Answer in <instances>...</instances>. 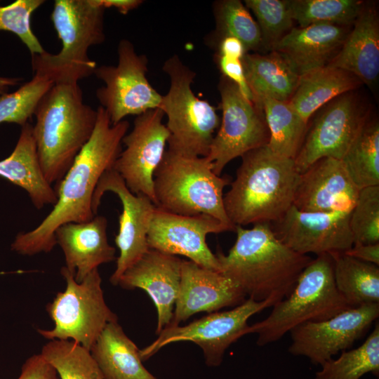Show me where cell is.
<instances>
[{
  "label": "cell",
  "instance_id": "cell-1",
  "mask_svg": "<svg viewBox=\"0 0 379 379\" xmlns=\"http://www.w3.org/2000/svg\"><path fill=\"white\" fill-rule=\"evenodd\" d=\"M97 114L91 137L57 182L53 208L34 229L17 234L11 244L16 253L33 255L51 252L57 244L55 233L59 227L68 222H88L96 215L92 208L94 192L102 175L113 168L130 126L126 120L112 124L101 106Z\"/></svg>",
  "mask_w": 379,
  "mask_h": 379
},
{
  "label": "cell",
  "instance_id": "cell-2",
  "mask_svg": "<svg viewBox=\"0 0 379 379\" xmlns=\"http://www.w3.org/2000/svg\"><path fill=\"white\" fill-rule=\"evenodd\" d=\"M234 231L237 239L228 253L216 254L220 272L232 279L247 298L271 300L275 305L288 297L312 258L282 243L270 223H257L251 229L237 226Z\"/></svg>",
  "mask_w": 379,
  "mask_h": 379
},
{
  "label": "cell",
  "instance_id": "cell-3",
  "mask_svg": "<svg viewBox=\"0 0 379 379\" xmlns=\"http://www.w3.org/2000/svg\"><path fill=\"white\" fill-rule=\"evenodd\" d=\"M241 159L223 197L229 220L235 227L279 220L293 205L300 180L294 159L277 155L267 145Z\"/></svg>",
  "mask_w": 379,
  "mask_h": 379
},
{
  "label": "cell",
  "instance_id": "cell-4",
  "mask_svg": "<svg viewBox=\"0 0 379 379\" xmlns=\"http://www.w3.org/2000/svg\"><path fill=\"white\" fill-rule=\"evenodd\" d=\"M32 126L40 166L50 185L59 182L94 131L97 109L84 102L78 83L54 84L39 102Z\"/></svg>",
  "mask_w": 379,
  "mask_h": 379
},
{
  "label": "cell",
  "instance_id": "cell-5",
  "mask_svg": "<svg viewBox=\"0 0 379 379\" xmlns=\"http://www.w3.org/2000/svg\"><path fill=\"white\" fill-rule=\"evenodd\" d=\"M105 10L98 0H55L51 18L62 48L56 54L31 55L34 74L53 84L78 83L93 74L97 66L88 51L105 39Z\"/></svg>",
  "mask_w": 379,
  "mask_h": 379
},
{
  "label": "cell",
  "instance_id": "cell-6",
  "mask_svg": "<svg viewBox=\"0 0 379 379\" xmlns=\"http://www.w3.org/2000/svg\"><path fill=\"white\" fill-rule=\"evenodd\" d=\"M230 179L213 171L206 157L165 151L154 173L155 206L183 215H208L235 230L223 204V190Z\"/></svg>",
  "mask_w": 379,
  "mask_h": 379
},
{
  "label": "cell",
  "instance_id": "cell-7",
  "mask_svg": "<svg viewBox=\"0 0 379 379\" xmlns=\"http://www.w3.org/2000/svg\"><path fill=\"white\" fill-rule=\"evenodd\" d=\"M272 307L265 319L247 328L246 335H257L258 346L278 341L299 325L326 320L351 308L335 287L332 255L312 259L289 295Z\"/></svg>",
  "mask_w": 379,
  "mask_h": 379
},
{
  "label": "cell",
  "instance_id": "cell-8",
  "mask_svg": "<svg viewBox=\"0 0 379 379\" xmlns=\"http://www.w3.org/2000/svg\"><path fill=\"white\" fill-rule=\"evenodd\" d=\"M162 70L170 79L168 91L159 106L167 117L168 149L184 155L206 157L220 122L215 108L195 95L192 85L196 73L178 55L166 59Z\"/></svg>",
  "mask_w": 379,
  "mask_h": 379
},
{
  "label": "cell",
  "instance_id": "cell-9",
  "mask_svg": "<svg viewBox=\"0 0 379 379\" xmlns=\"http://www.w3.org/2000/svg\"><path fill=\"white\" fill-rule=\"evenodd\" d=\"M60 273L66 288L46 305L54 328L38 332L48 340L71 339L90 351L105 326L117 321V317L105 302L98 269L79 283L65 266Z\"/></svg>",
  "mask_w": 379,
  "mask_h": 379
},
{
  "label": "cell",
  "instance_id": "cell-10",
  "mask_svg": "<svg viewBox=\"0 0 379 379\" xmlns=\"http://www.w3.org/2000/svg\"><path fill=\"white\" fill-rule=\"evenodd\" d=\"M274 305L271 300L247 298L230 310L209 313L187 325L168 326L153 343L140 350V358L145 361L171 343L192 342L202 350L208 366H218L227 348L246 335L248 319Z\"/></svg>",
  "mask_w": 379,
  "mask_h": 379
},
{
  "label": "cell",
  "instance_id": "cell-11",
  "mask_svg": "<svg viewBox=\"0 0 379 379\" xmlns=\"http://www.w3.org/2000/svg\"><path fill=\"white\" fill-rule=\"evenodd\" d=\"M117 53L116 66L101 65L93 73L105 84L96 90V97L113 125L127 116L159 108L162 97L147 78L145 55L137 53L128 39L119 41Z\"/></svg>",
  "mask_w": 379,
  "mask_h": 379
},
{
  "label": "cell",
  "instance_id": "cell-12",
  "mask_svg": "<svg viewBox=\"0 0 379 379\" xmlns=\"http://www.w3.org/2000/svg\"><path fill=\"white\" fill-rule=\"evenodd\" d=\"M218 88L222 119L205 157L220 176L232 159L267 145L270 132L262 109L246 98L234 82L222 75Z\"/></svg>",
  "mask_w": 379,
  "mask_h": 379
},
{
  "label": "cell",
  "instance_id": "cell-13",
  "mask_svg": "<svg viewBox=\"0 0 379 379\" xmlns=\"http://www.w3.org/2000/svg\"><path fill=\"white\" fill-rule=\"evenodd\" d=\"M368 120L359 99L350 91L326 104L307 129L294 159L300 173L324 157L342 160L351 144Z\"/></svg>",
  "mask_w": 379,
  "mask_h": 379
},
{
  "label": "cell",
  "instance_id": "cell-14",
  "mask_svg": "<svg viewBox=\"0 0 379 379\" xmlns=\"http://www.w3.org/2000/svg\"><path fill=\"white\" fill-rule=\"evenodd\" d=\"M379 317V303L348 308L332 317L307 322L290 331L288 352L321 366L360 339Z\"/></svg>",
  "mask_w": 379,
  "mask_h": 379
},
{
  "label": "cell",
  "instance_id": "cell-15",
  "mask_svg": "<svg viewBox=\"0 0 379 379\" xmlns=\"http://www.w3.org/2000/svg\"><path fill=\"white\" fill-rule=\"evenodd\" d=\"M164 117L159 108L136 117L132 130L123 138L125 148L112 168L132 193L147 196L154 205V173L163 159L169 138Z\"/></svg>",
  "mask_w": 379,
  "mask_h": 379
},
{
  "label": "cell",
  "instance_id": "cell-16",
  "mask_svg": "<svg viewBox=\"0 0 379 379\" xmlns=\"http://www.w3.org/2000/svg\"><path fill=\"white\" fill-rule=\"evenodd\" d=\"M107 192L117 195L122 205L119 232L114 239L119 255L117 258L116 269L109 279L110 282L117 286L124 272L149 249L147 232L156 206L147 196L132 193L119 173L111 169L102 175L94 192L92 208L95 215Z\"/></svg>",
  "mask_w": 379,
  "mask_h": 379
},
{
  "label": "cell",
  "instance_id": "cell-17",
  "mask_svg": "<svg viewBox=\"0 0 379 379\" xmlns=\"http://www.w3.org/2000/svg\"><path fill=\"white\" fill-rule=\"evenodd\" d=\"M233 231L219 220L208 215H183L156 206L147 232L150 249L173 255H183L204 268L220 272L216 254L206 243L208 234Z\"/></svg>",
  "mask_w": 379,
  "mask_h": 379
},
{
  "label": "cell",
  "instance_id": "cell-18",
  "mask_svg": "<svg viewBox=\"0 0 379 379\" xmlns=\"http://www.w3.org/2000/svg\"><path fill=\"white\" fill-rule=\"evenodd\" d=\"M350 213L307 212L292 205L270 225L282 243L300 254L344 253L354 244Z\"/></svg>",
  "mask_w": 379,
  "mask_h": 379
},
{
  "label": "cell",
  "instance_id": "cell-19",
  "mask_svg": "<svg viewBox=\"0 0 379 379\" xmlns=\"http://www.w3.org/2000/svg\"><path fill=\"white\" fill-rule=\"evenodd\" d=\"M246 299L242 289L222 272L182 260L180 288L169 326L180 325L199 312L209 314L234 307Z\"/></svg>",
  "mask_w": 379,
  "mask_h": 379
},
{
  "label": "cell",
  "instance_id": "cell-20",
  "mask_svg": "<svg viewBox=\"0 0 379 379\" xmlns=\"http://www.w3.org/2000/svg\"><path fill=\"white\" fill-rule=\"evenodd\" d=\"M359 192L341 160L324 157L300 173L293 205L307 212H351Z\"/></svg>",
  "mask_w": 379,
  "mask_h": 379
},
{
  "label": "cell",
  "instance_id": "cell-21",
  "mask_svg": "<svg viewBox=\"0 0 379 379\" xmlns=\"http://www.w3.org/2000/svg\"><path fill=\"white\" fill-rule=\"evenodd\" d=\"M182 262L176 255L149 248L119 280L121 287L141 288L152 298L157 312V335L172 321L180 288Z\"/></svg>",
  "mask_w": 379,
  "mask_h": 379
},
{
  "label": "cell",
  "instance_id": "cell-22",
  "mask_svg": "<svg viewBox=\"0 0 379 379\" xmlns=\"http://www.w3.org/2000/svg\"><path fill=\"white\" fill-rule=\"evenodd\" d=\"M107 220L95 215L84 222H68L55 231L57 244L65 255L67 269L77 282H81L93 270L116 259L115 248L107 236Z\"/></svg>",
  "mask_w": 379,
  "mask_h": 379
},
{
  "label": "cell",
  "instance_id": "cell-23",
  "mask_svg": "<svg viewBox=\"0 0 379 379\" xmlns=\"http://www.w3.org/2000/svg\"><path fill=\"white\" fill-rule=\"evenodd\" d=\"M350 30L348 26L315 24L293 27L272 48L301 77L328 65L335 57Z\"/></svg>",
  "mask_w": 379,
  "mask_h": 379
},
{
  "label": "cell",
  "instance_id": "cell-24",
  "mask_svg": "<svg viewBox=\"0 0 379 379\" xmlns=\"http://www.w3.org/2000/svg\"><path fill=\"white\" fill-rule=\"evenodd\" d=\"M345 42L328 66L345 70L371 86L379 74V20L376 9L363 8Z\"/></svg>",
  "mask_w": 379,
  "mask_h": 379
},
{
  "label": "cell",
  "instance_id": "cell-25",
  "mask_svg": "<svg viewBox=\"0 0 379 379\" xmlns=\"http://www.w3.org/2000/svg\"><path fill=\"white\" fill-rule=\"evenodd\" d=\"M0 177L25 190L37 209L57 201L55 190L43 175L29 122L22 126L12 153L0 161Z\"/></svg>",
  "mask_w": 379,
  "mask_h": 379
},
{
  "label": "cell",
  "instance_id": "cell-26",
  "mask_svg": "<svg viewBox=\"0 0 379 379\" xmlns=\"http://www.w3.org/2000/svg\"><path fill=\"white\" fill-rule=\"evenodd\" d=\"M90 352L103 379H157L143 366L140 350L117 321L105 326Z\"/></svg>",
  "mask_w": 379,
  "mask_h": 379
},
{
  "label": "cell",
  "instance_id": "cell-27",
  "mask_svg": "<svg viewBox=\"0 0 379 379\" xmlns=\"http://www.w3.org/2000/svg\"><path fill=\"white\" fill-rule=\"evenodd\" d=\"M242 64L254 104L260 109V100L265 97L289 101L300 79L287 60L274 51L266 55L246 53Z\"/></svg>",
  "mask_w": 379,
  "mask_h": 379
},
{
  "label": "cell",
  "instance_id": "cell-28",
  "mask_svg": "<svg viewBox=\"0 0 379 379\" xmlns=\"http://www.w3.org/2000/svg\"><path fill=\"white\" fill-rule=\"evenodd\" d=\"M361 84L354 74L325 66L300 77L288 102L307 123L319 108L336 97L353 91Z\"/></svg>",
  "mask_w": 379,
  "mask_h": 379
},
{
  "label": "cell",
  "instance_id": "cell-29",
  "mask_svg": "<svg viewBox=\"0 0 379 379\" xmlns=\"http://www.w3.org/2000/svg\"><path fill=\"white\" fill-rule=\"evenodd\" d=\"M335 287L350 307L379 303V267L344 253H331Z\"/></svg>",
  "mask_w": 379,
  "mask_h": 379
},
{
  "label": "cell",
  "instance_id": "cell-30",
  "mask_svg": "<svg viewBox=\"0 0 379 379\" xmlns=\"http://www.w3.org/2000/svg\"><path fill=\"white\" fill-rule=\"evenodd\" d=\"M270 132L267 147L277 155L295 159L303 142L307 124L288 102L268 97L260 100Z\"/></svg>",
  "mask_w": 379,
  "mask_h": 379
},
{
  "label": "cell",
  "instance_id": "cell-31",
  "mask_svg": "<svg viewBox=\"0 0 379 379\" xmlns=\"http://www.w3.org/2000/svg\"><path fill=\"white\" fill-rule=\"evenodd\" d=\"M360 190L379 185V124L368 120L341 160Z\"/></svg>",
  "mask_w": 379,
  "mask_h": 379
},
{
  "label": "cell",
  "instance_id": "cell-32",
  "mask_svg": "<svg viewBox=\"0 0 379 379\" xmlns=\"http://www.w3.org/2000/svg\"><path fill=\"white\" fill-rule=\"evenodd\" d=\"M213 11L215 29L206 37L207 44L215 47L222 38L232 36L241 41L246 53L262 46L259 26L241 1H218L213 4Z\"/></svg>",
  "mask_w": 379,
  "mask_h": 379
},
{
  "label": "cell",
  "instance_id": "cell-33",
  "mask_svg": "<svg viewBox=\"0 0 379 379\" xmlns=\"http://www.w3.org/2000/svg\"><path fill=\"white\" fill-rule=\"evenodd\" d=\"M314 379H361L368 373H379V324L358 347L341 352L337 359L324 362Z\"/></svg>",
  "mask_w": 379,
  "mask_h": 379
},
{
  "label": "cell",
  "instance_id": "cell-34",
  "mask_svg": "<svg viewBox=\"0 0 379 379\" xmlns=\"http://www.w3.org/2000/svg\"><path fill=\"white\" fill-rule=\"evenodd\" d=\"M291 17L300 27L315 24L350 26L364 4L358 0H287Z\"/></svg>",
  "mask_w": 379,
  "mask_h": 379
},
{
  "label": "cell",
  "instance_id": "cell-35",
  "mask_svg": "<svg viewBox=\"0 0 379 379\" xmlns=\"http://www.w3.org/2000/svg\"><path fill=\"white\" fill-rule=\"evenodd\" d=\"M60 379H103L90 351L69 340H51L40 353Z\"/></svg>",
  "mask_w": 379,
  "mask_h": 379
},
{
  "label": "cell",
  "instance_id": "cell-36",
  "mask_svg": "<svg viewBox=\"0 0 379 379\" xmlns=\"http://www.w3.org/2000/svg\"><path fill=\"white\" fill-rule=\"evenodd\" d=\"M53 83L45 77L34 74L32 79L12 93L0 95V124L14 123L23 126L34 115L42 97Z\"/></svg>",
  "mask_w": 379,
  "mask_h": 379
},
{
  "label": "cell",
  "instance_id": "cell-37",
  "mask_svg": "<svg viewBox=\"0 0 379 379\" xmlns=\"http://www.w3.org/2000/svg\"><path fill=\"white\" fill-rule=\"evenodd\" d=\"M245 6L254 13L261 32L262 46L267 49L272 50L293 28L287 0H246Z\"/></svg>",
  "mask_w": 379,
  "mask_h": 379
},
{
  "label": "cell",
  "instance_id": "cell-38",
  "mask_svg": "<svg viewBox=\"0 0 379 379\" xmlns=\"http://www.w3.org/2000/svg\"><path fill=\"white\" fill-rule=\"evenodd\" d=\"M354 244L379 243V185L362 188L350 215Z\"/></svg>",
  "mask_w": 379,
  "mask_h": 379
},
{
  "label": "cell",
  "instance_id": "cell-39",
  "mask_svg": "<svg viewBox=\"0 0 379 379\" xmlns=\"http://www.w3.org/2000/svg\"><path fill=\"white\" fill-rule=\"evenodd\" d=\"M44 0H17L7 6H0V31L15 34L27 46L31 55L45 51L32 32L31 17Z\"/></svg>",
  "mask_w": 379,
  "mask_h": 379
},
{
  "label": "cell",
  "instance_id": "cell-40",
  "mask_svg": "<svg viewBox=\"0 0 379 379\" xmlns=\"http://www.w3.org/2000/svg\"><path fill=\"white\" fill-rule=\"evenodd\" d=\"M217 62L222 76L234 82L242 95L254 103L253 96L246 81L242 59L217 55Z\"/></svg>",
  "mask_w": 379,
  "mask_h": 379
},
{
  "label": "cell",
  "instance_id": "cell-41",
  "mask_svg": "<svg viewBox=\"0 0 379 379\" xmlns=\"http://www.w3.org/2000/svg\"><path fill=\"white\" fill-rule=\"evenodd\" d=\"M18 379H58L55 369L41 354L28 358Z\"/></svg>",
  "mask_w": 379,
  "mask_h": 379
},
{
  "label": "cell",
  "instance_id": "cell-42",
  "mask_svg": "<svg viewBox=\"0 0 379 379\" xmlns=\"http://www.w3.org/2000/svg\"><path fill=\"white\" fill-rule=\"evenodd\" d=\"M344 253L364 262L378 266L379 265V243L370 244H355Z\"/></svg>",
  "mask_w": 379,
  "mask_h": 379
},
{
  "label": "cell",
  "instance_id": "cell-43",
  "mask_svg": "<svg viewBox=\"0 0 379 379\" xmlns=\"http://www.w3.org/2000/svg\"><path fill=\"white\" fill-rule=\"evenodd\" d=\"M215 48L217 50V55L229 58L242 59L246 53L241 41L232 36L222 38Z\"/></svg>",
  "mask_w": 379,
  "mask_h": 379
},
{
  "label": "cell",
  "instance_id": "cell-44",
  "mask_svg": "<svg viewBox=\"0 0 379 379\" xmlns=\"http://www.w3.org/2000/svg\"><path fill=\"white\" fill-rule=\"evenodd\" d=\"M98 4L105 8H114L123 15L140 6L141 0H98Z\"/></svg>",
  "mask_w": 379,
  "mask_h": 379
},
{
  "label": "cell",
  "instance_id": "cell-45",
  "mask_svg": "<svg viewBox=\"0 0 379 379\" xmlns=\"http://www.w3.org/2000/svg\"><path fill=\"white\" fill-rule=\"evenodd\" d=\"M21 78L0 77V95L7 93V91L12 86L18 85Z\"/></svg>",
  "mask_w": 379,
  "mask_h": 379
}]
</instances>
